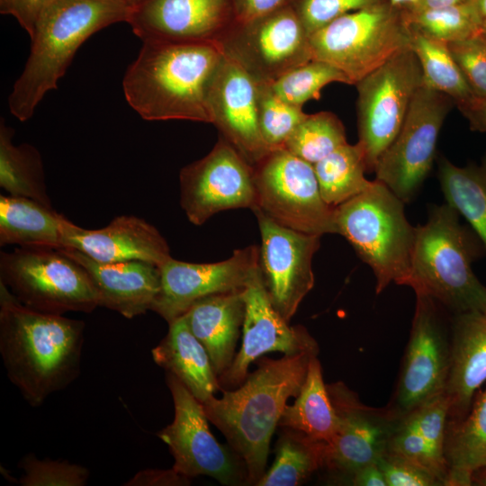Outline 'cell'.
Returning a JSON list of instances; mask_svg holds the SVG:
<instances>
[{
	"instance_id": "obj_36",
	"label": "cell",
	"mask_w": 486,
	"mask_h": 486,
	"mask_svg": "<svg viewBox=\"0 0 486 486\" xmlns=\"http://www.w3.org/2000/svg\"><path fill=\"white\" fill-rule=\"evenodd\" d=\"M402 12L410 28L446 43L461 40L480 32L482 23L469 2Z\"/></svg>"
},
{
	"instance_id": "obj_28",
	"label": "cell",
	"mask_w": 486,
	"mask_h": 486,
	"mask_svg": "<svg viewBox=\"0 0 486 486\" xmlns=\"http://www.w3.org/2000/svg\"><path fill=\"white\" fill-rule=\"evenodd\" d=\"M446 486H470L473 472L486 463V387L475 395L464 418L448 421L444 443Z\"/></svg>"
},
{
	"instance_id": "obj_37",
	"label": "cell",
	"mask_w": 486,
	"mask_h": 486,
	"mask_svg": "<svg viewBox=\"0 0 486 486\" xmlns=\"http://www.w3.org/2000/svg\"><path fill=\"white\" fill-rule=\"evenodd\" d=\"M333 82L352 85L348 77L337 68L312 58L288 71L270 85L283 100L302 107L310 100L320 99L321 89Z\"/></svg>"
},
{
	"instance_id": "obj_22",
	"label": "cell",
	"mask_w": 486,
	"mask_h": 486,
	"mask_svg": "<svg viewBox=\"0 0 486 486\" xmlns=\"http://www.w3.org/2000/svg\"><path fill=\"white\" fill-rule=\"evenodd\" d=\"M62 247L75 248L101 263L143 261L160 267L172 257L159 231L133 215L117 216L97 230L81 228L67 219Z\"/></svg>"
},
{
	"instance_id": "obj_27",
	"label": "cell",
	"mask_w": 486,
	"mask_h": 486,
	"mask_svg": "<svg viewBox=\"0 0 486 486\" xmlns=\"http://www.w3.org/2000/svg\"><path fill=\"white\" fill-rule=\"evenodd\" d=\"M67 218L31 198L0 196V245L62 247Z\"/></svg>"
},
{
	"instance_id": "obj_54",
	"label": "cell",
	"mask_w": 486,
	"mask_h": 486,
	"mask_svg": "<svg viewBox=\"0 0 486 486\" xmlns=\"http://www.w3.org/2000/svg\"><path fill=\"white\" fill-rule=\"evenodd\" d=\"M123 1L128 3L130 5L133 6V5L139 4L140 2H141L143 0H123Z\"/></svg>"
},
{
	"instance_id": "obj_5",
	"label": "cell",
	"mask_w": 486,
	"mask_h": 486,
	"mask_svg": "<svg viewBox=\"0 0 486 486\" xmlns=\"http://www.w3.org/2000/svg\"><path fill=\"white\" fill-rule=\"evenodd\" d=\"M459 217L448 203L430 208L427 222L417 227L406 286L429 296L450 314H486V286L472 268L485 248Z\"/></svg>"
},
{
	"instance_id": "obj_50",
	"label": "cell",
	"mask_w": 486,
	"mask_h": 486,
	"mask_svg": "<svg viewBox=\"0 0 486 486\" xmlns=\"http://www.w3.org/2000/svg\"><path fill=\"white\" fill-rule=\"evenodd\" d=\"M469 0H419L418 9H429L449 6L468 2Z\"/></svg>"
},
{
	"instance_id": "obj_17",
	"label": "cell",
	"mask_w": 486,
	"mask_h": 486,
	"mask_svg": "<svg viewBox=\"0 0 486 486\" xmlns=\"http://www.w3.org/2000/svg\"><path fill=\"white\" fill-rule=\"evenodd\" d=\"M338 416L333 438L324 444L323 467L347 482L364 465L377 462L386 452L389 440L400 419L385 407L364 404L341 382L327 384Z\"/></svg>"
},
{
	"instance_id": "obj_53",
	"label": "cell",
	"mask_w": 486,
	"mask_h": 486,
	"mask_svg": "<svg viewBox=\"0 0 486 486\" xmlns=\"http://www.w3.org/2000/svg\"><path fill=\"white\" fill-rule=\"evenodd\" d=\"M476 11L482 21L486 20V0H469L468 1Z\"/></svg>"
},
{
	"instance_id": "obj_4",
	"label": "cell",
	"mask_w": 486,
	"mask_h": 486,
	"mask_svg": "<svg viewBox=\"0 0 486 486\" xmlns=\"http://www.w3.org/2000/svg\"><path fill=\"white\" fill-rule=\"evenodd\" d=\"M130 10L123 0L55 2L30 37V55L8 98L11 113L28 121L45 94L57 88L79 47L100 30L127 22Z\"/></svg>"
},
{
	"instance_id": "obj_18",
	"label": "cell",
	"mask_w": 486,
	"mask_h": 486,
	"mask_svg": "<svg viewBox=\"0 0 486 486\" xmlns=\"http://www.w3.org/2000/svg\"><path fill=\"white\" fill-rule=\"evenodd\" d=\"M243 298L242 343L230 368L219 377L222 388L239 386L247 378L250 364L264 354L318 355V343L308 330L300 325L291 326L273 306L259 266L247 282Z\"/></svg>"
},
{
	"instance_id": "obj_41",
	"label": "cell",
	"mask_w": 486,
	"mask_h": 486,
	"mask_svg": "<svg viewBox=\"0 0 486 486\" xmlns=\"http://www.w3.org/2000/svg\"><path fill=\"white\" fill-rule=\"evenodd\" d=\"M447 46L472 92L486 97V33L481 31Z\"/></svg>"
},
{
	"instance_id": "obj_56",
	"label": "cell",
	"mask_w": 486,
	"mask_h": 486,
	"mask_svg": "<svg viewBox=\"0 0 486 486\" xmlns=\"http://www.w3.org/2000/svg\"><path fill=\"white\" fill-rule=\"evenodd\" d=\"M485 464H486V463H485Z\"/></svg>"
},
{
	"instance_id": "obj_47",
	"label": "cell",
	"mask_w": 486,
	"mask_h": 486,
	"mask_svg": "<svg viewBox=\"0 0 486 486\" xmlns=\"http://www.w3.org/2000/svg\"><path fill=\"white\" fill-rule=\"evenodd\" d=\"M292 0H231L235 22H248L287 5Z\"/></svg>"
},
{
	"instance_id": "obj_24",
	"label": "cell",
	"mask_w": 486,
	"mask_h": 486,
	"mask_svg": "<svg viewBox=\"0 0 486 486\" xmlns=\"http://www.w3.org/2000/svg\"><path fill=\"white\" fill-rule=\"evenodd\" d=\"M450 370L445 390L448 421L468 413L472 400L486 382V314H450Z\"/></svg>"
},
{
	"instance_id": "obj_39",
	"label": "cell",
	"mask_w": 486,
	"mask_h": 486,
	"mask_svg": "<svg viewBox=\"0 0 486 486\" xmlns=\"http://www.w3.org/2000/svg\"><path fill=\"white\" fill-rule=\"evenodd\" d=\"M386 452L400 456L420 466L446 485L447 466L442 454L436 451L430 444L409 423L400 419L392 433Z\"/></svg>"
},
{
	"instance_id": "obj_55",
	"label": "cell",
	"mask_w": 486,
	"mask_h": 486,
	"mask_svg": "<svg viewBox=\"0 0 486 486\" xmlns=\"http://www.w3.org/2000/svg\"><path fill=\"white\" fill-rule=\"evenodd\" d=\"M481 31L486 33V20L482 22Z\"/></svg>"
},
{
	"instance_id": "obj_49",
	"label": "cell",
	"mask_w": 486,
	"mask_h": 486,
	"mask_svg": "<svg viewBox=\"0 0 486 486\" xmlns=\"http://www.w3.org/2000/svg\"><path fill=\"white\" fill-rule=\"evenodd\" d=\"M347 482L354 486H387L383 472L377 462L368 464L355 472Z\"/></svg>"
},
{
	"instance_id": "obj_31",
	"label": "cell",
	"mask_w": 486,
	"mask_h": 486,
	"mask_svg": "<svg viewBox=\"0 0 486 486\" xmlns=\"http://www.w3.org/2000/svg\"><path fill=\"white\" fill-rule=\"evenodd\" d=\"M13 128L0 123V186L9 195L33 199L51 206L39 150L28 143L13 142Z\"/></svg>"
},
{
	"instance_id": "obj_38",
	"label": "cell",
	"mask_w": 486,
	"mask_h": 486,
	"mask_svg": "<svg viewBox=\"0 0 486 486\" xmlns=\"http://www.w3.org/2000/svg\"><path fill=\"white\" fill-rule=\"evenodd\" d=\"M257 116L262 139L271 151L284 147L307 113L279 97L270 84L257 83Z\"/></svg>"
},
{
	"instance_id": "obj_8",
	"label": "cell",
	"mask_w": 486,
	"mask_h": 486,
	"mask_svg": "<svg viewBox=\"0 0 486 486\" xmlns=\"http://www.w3.org/2000/svg\"><path fill=\"white\" fill-rule=\"evenodd\" d=\"M0 282L23 305L41 312L89 313L99 307L86 271L58 248L19 247L2 251Z\"/></svg>"
},
{
	"instance_id": "obj_25",
	"label": "cell",
	"mask_w": 486,
	"mask_h": 486,
	"mask_svg": "<svg viewBox=\"0 0 486 486\" xmlns=\"http://www.w3.org/2000/svg\"><path fill=\"white\" fill-rule=\"evenodd\" d=\"M243 289L202 298L184 314L190 329L206 349L218 378L230 368L236 356L245 314Z\"/></svg>"
},
{
	"instance_id": "obj_46",
	"label": "cell",
	"mask_w": 486,
	"mask_h": 486,
	"mask_svg": "<svg viewBox=\"0 0 486 486\" xmlns=\"http://www.w3.org/2000/svg\"><path fill=\"white\" fill-rule=\"evenodd\" d=\"M190 484V478L180 474L174 468L170 470L145 469L137 472L126 486H184Z\"/></svg>"
},
{
	"instance_id": "obj_7",
	"label": "cell",
	"mask_w": 486,
	"mask_h": 486,
	"mask_svg": "<svg viewBox=\"0 0 486 486\" xmlns=\"http://www.w3.org/2000/svg\"><path fill=\"white\" fill-rule=\"evenodd\" d=\"M403 12L389 0L348 13L310 35L312 58L342 71L356 85L410 48Z\"/></svg>"
},
{
	"instance_id": "obj_30",
	"label": "cell",
	"mask_w": 486,
	"mask_h": 486,
	"mask_svg": "<svg viewBox=\"0 0 486 486\" xmlns=\"http://www.w3.org/2000/svg\"><path fill=\"white\" fill-rule=\"evenodd\" d=\"M437 177L446 203L465 219L486 248V153L481 163L465 166L441 157Z\"/></svg>"
},
{
	"instance_id": "obj_33",
	"label": "cell",
	"mask_w": 486,
	"mask_h": 486,
	"mask_svg": "<svg viewBox=\"0 0 486 486\" xmlns=\"http://www.w3.org/2000/svg\"><path fill=\"white\" fill-rule=\"evenodd\" d=\"M324 444L286 428L276 444L275 459L257 486H298L323 467Z\"/></svg>"
},
{
	"instance_id": "obj_35",
	"label": "cell",
	"mask_w": 486,
	"mask_h": 486,
	"mask_svg": "<svg viewBox=\"0 0 486 486\" xmlns=\"http://www.w3.org/2000/svg\"><path fill=\"white\" fill-rule=\"evenodd\" d=\"M346 143V130L338 117L331 112H320L307 114L284 148L314 165Z\"/></svg>"
},
{
	"instance_id": "obj_45",
	"label": "cell",
	"mask_w": 486,
	"mask_h": 486,
	"mask_svg": "<svg viewBox=\"0 0 486 486\" xmlns=\"http://www.w3.org/2000/svg\"><path fill=\"white\" fill-rule=\"evenodd\" d=\"M58 0H0V13L13 16L29 34H33L35 27L43 14Z\"/></svg>"
},
{
	"instance_id": "obj_19",
	"label": "cell",
	"mask_w": 486,
	"mask_h": 486,
	"mask_svg": "<svg viewBox=\"0 0 486 486\" xmlns=\"http://www.w3.org/2000/svg\"><path fill=\"white\" fill-rule=\"evenodd\" d=\"M258 266L256 246L236 249L228 259L215 263H188L171 257L159 267L160 290L151 310L170 323L202 298L243 289Z\"/></svg>"
},
{
	"instance_id": "obj_15",
	"label": "cell",
	"mask_w": 486,
	"mask_h": 486,
	"mask_svg": "<svg viewBox=\"0 0 486 486\" xmlns=\"http://www.w3.org/2000/svg\"><path fill=\"white\" fill-rule=\"evenodd\" d=\"M181 207L202 225L219 212L256 206L254 167L220 137L202 158L180 172Z\"/></svg>"
},
{
	"instance_id": "obj_26",
	"label": "cell",
	"mask_w": 486,
	"mask_h": 486,
	"mask_svg": "<svg viewBox=\"0 0 486 486\" xmlns=\"http://www.w3.org/2000/svg\"><path fill=\"white\" fill-rule=\"evenodd\" d=\"M168 324L167 334L151 351L153 360L204 403L223 389L210 356L190 329L184 315Z\"/></svg>"
},
{
	"instance_id": "obj_20",
	"label": "cell",
	"mask_w": 486,
	"mask_h": 486,
	"mask_svg": "<svg viewBox=\"0 0 486 486\" xmlns=\"http://www.w3.org/2000/svg\"><path fill=\"white\" fill-rule=\"evenodd\" d=\"M235 21L231 0H143L127 23L142 41L216 42Z\"/></svg>"
},
{
	"instance_id": "obj_16",
	"label": "cell",
	"mask_w": 486,
	"mask_h": 486,
	"mask_svg": "<svg viewBox=\"0 0 486 486\" xmlns=\"http://www.w3.org/2000/svg\"><path fill=\"white\" fill-rule=\"evenodd\" d=\"M252 211L261 235L259 267L266 289L274 309L290 322L314 285L312 259L321 236L283 226L257 208Z\"/></svg>"
},
{
	"instance_id": "obj_32",
	"label": "cell",
	"mask_w": 486,
	"mask_h": 486,
	"mask_svg": "<svg viewBox=\"0 0 486 486\" xmlns=\"http://www.w3.org/2000/svg\"><path fill=\"white\" fill-rule=\"evenodd\" d=\"M323 200L337 207L368 189L373 181L365 178V156L356 142L341 146L313 165Z\"/></svg>"
},
{
	"instance_id": "obj_34",
	"label": "cell",
	"mask_w": 486,
	"mask_h": 486,
	"mask_svg": "<svg viewBox=\"0 0 486 486\" xmlns=\"http://www.w3.org/2000/svg\"><path fill=\"white\" fill-rule=\"evenodd\" d=\"M410 49L420 64L424 85L447 95L456 106L476 95L453 58L447 43L415 29L410 28Z\"/></svg>"
},
{
	"instance_id": "obj_42",
	"label": "cell",
	"mask_w": 486,
	"mask_h": 486,
	"mask_svg": "<svg viewBox=\"0 0 486 486\" xmlns=\"http://www.w3.org/2000/svg\"><path fill=\"white\" fill-rule=\"evenodd\" d=\"M385 0H292L308 34L310 35L337 18Z\"/></svg>"
},
{
	"instance_id": "obj_1",
	"label": "cell",
	"mask_w": 486,
	"mask_h": 486,
	"mask_svg": "<svg viewBox=\"0 0 486 486\" xmlns=\"http://www.w3.org/2000/svg\"><path fill=\"white\" fill-rule=\"evenodd\" d=\"M85 322L20 302L0 282V355L7 377L32 407L80 374Z\"/></svg>"
},
{
	"instance_id": "obj_40",
	"label": "cell",
	"mask_w": 486,
	"mask_h": 486,
	"mask_svg": "<svg viewBox=\"0 0 486 486\" xmlns=\"http://www.w3.org/2000/svg\"><path fill=\"white\" fill-rule=\"evenodd\" d=\"M23 473L19 480L22 486H84L89 471L68 461L38 459L32 453L19 463Z\"/></svg>"
},
{
	"instance_id": "obj_48",
	"label": "cell",
	"mask_w": 486,
	"mask_h": 486,
	"mask_svg": "<svg viewBox=\"0 0 486 486\" xmlns=\"http://www.w3.org/2000/svg\"><path fill=\"white\" fill-rule=\"evenodd\" d=\"M457 107L468 121L472 130L486 132V97L474 95Z\"/></svg>"
},
{
	"instance_id": "obj_51",
	"label": "cell",
	"mask_w": 486,
	"mask_h": 486,
	"mask_svg": "<svg viewBox=\"0 0 486 486\" xmlns=\"http://www.w3.org/2000/svg\"><path fill=\"white\" fill-rule=\"evenodd\" d=\"M389 2L401 11H413L418 6L419 0H389Z\"/></svg>"
},
{
	"instance_id": "obj_11",
	"label": "cell",
	"mask_w": 486,
	"mask_h": 486,
	"mask_svg": "<svg viewBox=\"0 0 486 486\" xmlns=\"http://www.w3.org/2000/svg\"><path fill=\"white\" fill-rule=\"evenodd\" d=\"M216 43L256 83L272 84L313 58L310 35L291 4L248 22H234Z\"/></svg>"
},
{
	"instance_id": "obj_44",
	"label": "cell",
	"mask_w": 486,
	"mask_h": 486,
	"mask_svg": "<svg viewBox=\"0 0 486 486\" xmlns=\"http://www.w3.org/2000/svg\"><path fill=\"white\" fill-rule=\"evenodd\" d=\"M387 486H441V482L420 466L385 452L377 461Z\"/></svg>"
},
{
	"instance_id": "obj_13",
	"label": "cell",
	"mask_w": 486,
	"mask_h": 486,
	"mask_svg": "<svg viewBox=\"0 0 486 486\" xmlns=\"http://www.w3.org/2000/svg\"><path fill=\"white\" fill-rule=\"evenodd\" d=\"M454 105L450 97L422 84L397 136L376 164L375 179L405 203L432 168L441 128Z\"/></svg>"
},
{
	"instance_id": "obj_23",
	"label": "cell",
	"mask_w": 486,
	"mask_h": 486,
	"mask_svg": "<svg viewBox=\"0 0 486 486\" xmlns=\"http://www.w3.org/2000/svg\"><path fill=\"white\" fill-rule=\"evenodd\" d=\"M88 274L99 306L133 319L150 310L160 290V269L143 261L101 263L68 247L58 248Z\"/></svg>"
},
{
	"instance_id": "obj_21",
	"label": "cell",
	"mask_w": 486,
	"mask_h": 486,
	"mask_svg": "<svg viewBox=\"0 0 486 486\" xmlns=\"http://www.w3.org/2000/svg\"><path fill=\"white\" fill-rule=\"evenodd\" d=\"M208 105L211 123L252 166L270 151L259 130L257 83L225 56L212 82Z\"/></svg>"
},
{
	"instance_id": "obj_12",
	"label": "cell",
	"mask_w": 486,
	"mask_h": 486,
	"mask_svg": "<svg viewBox=\"0 0 486 486\" xmlns=\"http://www.w3.org/2000/svg\"><path fill=\"white\" fill-rule=\"evenodd\" d=\"M415 295L407 347L394 393L386 406L399 419L426 401L445 393L450 370L447 311L429 296Z\"/></svg>"
},
{
	"instance_id": "obj_3",
	"label": "cell",
	"mask_w": 486,
	"mask_h": 486,
	"mask_svg": "<svg viewBox=\"0 0 486 486\" xmlns=\"http://www.w3.org/2000/svg\"><path fill=\"white\" fill-rule=\"evenodd\" d=\"M316 356L302 352L261 358L238 389H222L221 398L212 396L202 403L209 421L243 459L249 484L256 485L264 475L273 433L288 399L301 392Z\"/></svg>"
},
{
	"instance_id": "obj_9",
	"label": "cell",
	"mask_w": 486,
	"mask_h": 486,
	"mask_svg": "<svg viewBox=\"0 0 486 486\" xmlns=\"http://www.w3.org/2000/svg\"><path fill=\"white\" fill-rule=\"evenodd\" d=\"M253 167L254 208L297 231L337 233L335 207L323 200L312 164L282 148L269 151Z\"/></svg>"
},
{
	"instance_id": "obj_52",
	"label": "cell",
	"mask_w": 486,
	"mask_h": 486,
	"mask_svg": "<svg viewBox=\"0 0 486 486\" xmlns=\"http://www.w3.org/2000/svg\"><path fill=\"white\" fill-rule=\"evenodd\" d=\"M472 485L486 486V464L473 472L472 475Z\"/></svg>"
},
{
	"instance_id": "obj_10",
	"label": "cell",
	"mask_w": 486,
	"mask_h": 486,
	"mask_svg": "<svg viewBox=\"0 0 486 486\" xmlns=\"http://www.w3.org/2000/svg\"><path fill=\"white\" fill-rule=\"evenodd\" d=\"M422 84L420 64L410 48L356 84L357 142L364 149L367 172H374L379 158L397 136Z\"/></svg>"
},
{
	"instance_id": "obj_6",
	"label": "cell",
	"mask_w": 486,
	"mask_h": 486,
	"mask_svg": "<svg viewBox=\"0 0 486 486\" xmlns=\"http://www.w3.org/2000/svg\"><path fill=\"white\" fill-rule=\"evenodd\" d=\"M404 203L375 179L368 189L335 207L337 234L371 267L377 294L392 283L406 285L410 274L417 227L407 220Z\"/></svg>"
},
{
	"instance_id": "obj_14",
	"label": "cell",
	"mask_w": 486,
	"mask_h": 486,
	"mask_svg": "<svg viewBox=\"0 0 486 486\" xmlns=\"http://www.w3.org/2000/svg\"><path fill=\"white\" fill-rule=\"evenodd\" d=\"M166 382L175 417L157 436L167 445L175 460L173 468L188 478L204 475L223 485L248 484L243 459L213 436L202 403L173 374L166 373Z\"/></svg>"
},
{
	"instance_id": "obj_43",
	"label": "cell",
	"mask_w": 486,
	"mask_h": 486,
	"mask_svg": "<svg viewBox=\"0 0 486 486\" xmlns=\"http://www.w3.org/2000/svg\"><path fill=\"white\" fill-rule=\"evenodd\" d=\"M400 419L413 427L436 451L444 455L448 420V401L445 393L426 401Z\"/></svg>"
},
{
	"instance_id": "obj_2",
	"label": "cell",
	"mask_w": 486,
	"mask_h": 486,
	"mask_svg": "<svg viewBox=\"0 0 486 486\" xmlns=\"http://www.w3.org/2000/svg\"><path fill=\"white\" fill-rule=\"evenodd\" d=\"M223 58L216 42L142 41L123 77L125 99L147 121L211 123L209 90Z\"/></svg>"
},
{
	"instance_id": "obj_29",
	"label": "cell",
	"mask_w": 486,
	"mask_h": 486,
	"mask_svg": "<svg viewBox=\"0 0 486 486\" xmlns=\"http://www.w3.org/2000/svg\"><path fill=\"white\" fill-rule=\"evenodd\" d=\"M278 426L328 443L338 428V416L325 384L320 362L311 357L306 379L292 405H286Z\"/></svg>"
}]
</instances>
